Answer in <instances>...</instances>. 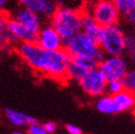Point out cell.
<instances>
[{
	"label": "cell",
	"mask_w": 135,
	"mask_h": 134,
	"mask_svg": "<svg viewBox=\"0 0 135 134\" xmlns=\"http://www.w3.org/2000/svg\"><path fill=\"white\" fill-rule=\"evenodd\" d=\"M17 52L33 70L57 82H65L70 56L64 49L47 51L36 43H20Z\"/></svg>",
	"instance_id": "6da1fadb"
},
{
	"label": "cell",
	"mask_w": 135,
	"mask_h": 134,
	"mask_svg": "<svg viewBox=\"0 0 135 134\" xmlns=\"http://www.w3.org/2000/svg\"><path fill=\"white\" fill-rule=\"evenodd\" d=\"M80 16L81 11L58 7L56 12L51 17V25L60 36L63 49L73 36L80 32Z\"/></svg>",
	"instance_id": "7a4b0ae2"
},
{
	"label": "cell",
	"mask_w": 135,
	"mask_h": 134,
	"mask_svg": "<svg viewBox=\"0 0 135 134\" xmlns=\"http://www.w3.org/2000/svg\"><path fill=\"white\" fill-rule=\"evenodd\" d=\"M124 34L119 23L101 28L98 45L108 56H121L124 53Z\"/></svg>",
	"instance_id": "3957f363"
},
{
	"label": "cell",
	"mask_w": 135,
	"mask_h": 134,
	"mask_svg": "<svg viewBox=\"0 0 135 134\" xmlns=\"http://www.w3.org/2000/svg\"><path fill=\"white\" fill-rule=\"evenodd\" d=\"M99 49V45L96 40L87 35L86 33L80 31L75 36H73L69 43L67 44L64 50L71 56H88L93 57L96 52Z\"/></svg>",
	"instance_id": "277c9868"
},
{
	"label": "cell",
	"mask_w": 135,
	"mask_h": 134,
	"mask_svg": "<svg viewBox=\"0 0 135 134\" xmlns=\"http://www.w3.org/2000/svg\"><path fill=\"white\" fill-rule=\"evenodd\" d=\"M90 15L101 28L118 24L120 20V13L112 0H97Z\"/></svg>",
	"instance_id": "5b68a950"
},
{
	"label": "cell",
	"mask_w": 135,
	"mask_h": 134,
	"mask_svg": "<svg viewBox=\"0 0 135 134\" xmlns=\"http://www.w3.org/2000/svg\"><path fill=\"white\" fill-rule=\"evenodd\" d=\"M98 68L102 71L107 82H111V80H122L125 74L129 71V65L122 55L108 56L104 61L99 63Z\"/></svg>",
	"instance_id": "8992f818"
},
{
	"label": "cell",
	"mask_w": 135,
	"mask_h": 134,
	"mask_svg": "<svg viewBox=\"0 0 135 134\" xmlns=\"http://www.w3.org/2000/svg\"><path fill=\"white\" fill-rule=\"evenodd\" d=\"M107 79L99 68H94L87 71L84 77L79 80V85L83 90L89 96L100 97L104 95Z\"/></svg>",
	"instance_id": "52a82bcc"
},
{
	"label": "cell",
	"mask_w": 135,
	"mask_h": 134,
	"mask_svg": "<svg viewBox=\"0 0 135 134\" xmlns=\"http://www.w3.org/2000/svg\"><path fill=\"white\" fill-rule=\"evenodd\" d=\"M36 44L47 51H56L63 49L60 36L51 24L41 28V30L38 31Z\"/></svg>",
	"instance_id": "ba28073f"
},
{
	"label": "cell",
	"mask_w": 135,
	"mask_h": 134,
	"mask_svg": "<svg viewBox=\"0 0 135 134\" xmlns=\"http://www.w3.org/2000/svg\"><path fill=\"white\" fill-rule=\"evenodd\" d=\"M19 3L22 8L46 18H51L58 9V4L54 0H19Z\"/></svg>",
	"instance_id": "9c48e42d"
},
{
	"label": "cell",
	"mask_w": 135,
	"mask_h": 134,
	"mask_svg": "<svg viewBox=\"0 0 135 134\" xmlns=\"http://www.w3.org/2000/svg\"><path fill=\"white\" fill-rule=\"evenodd\" d=\"M16 22L19 24L23 25L24 28H26L29 31L33 33H38V31L42 28V21H41V17L36 13L32 12L25 8H20L16 10V12L13 13V16L11 17Z\"/></svg>",
	"instance_id": "30bf717a"
},
{
	"label": "cell",
	"mask_w": 135,
	"mask_h": 134,
	"mask_svg": "<svg viewBox=\"0 0 135 134\" xmlns=\"http://www.w3.org/2000/svg\"><path fill=\"white\" fill-rule=\"evenodd\" d=\"M4 28L8 30L13 39L16 40V42L20 43H36L37 34L29 31L26 28H24L23 25L19 24L16 22L13 19L9 17V19L7 20V23L4 25Z\"/></svg>",
	"instance_id": "8fae6325"
},
{
	"label": "cell",
	"mask_w": 135,
	"mask_h": 134,
	"mask_svg": "<svg viewBox=\"0 0 135 134\" xmlns=\"http://www.w3.org/2000/svg\"><path fill=\"white\" fill-rule=\"evenodd\" d=\"M111 98L114 104V109H115V113L126 112L134 109V104H135L134 92L123 89L122 91L111 96Z\"/></svg>",
	"instance_id": "7c38bea8"
},
{
	"label": "cell",
	"mask_w": 135,
	"mask_h": 134,
	"mask_svg": "<svg viewBox=\"0 0 135 134\" xmlns=\"http://www.w3.org/2000/svg\"><path fill=\"white\" fill-rule=\"evenodd\" d=\"M100 30H101V26L96 22V20L92 18L90 13L86 11H81V16H80V31L86 33L87 35L91 36L98 43Z\"/></svg>",
	"instance_id": "4fadbf2b"
},
{
	"label": "cell",
	"mask_w": 135,
	"mask_h": 134,
	"mask_svg": "<svg viewBox=\"0 0 135 134\" xmlns=\"http://www.w3.org/2000/svg\"><path fill=\"white\" fill-rule=\"evenodd\" d=\"M6 116L9 121L16 126H26V125H32L37 123L36 119L34 117L17 110H13V109H7Z\"/></svg>",
	"instance_id": "5bb4252c"
},
{
	"label": "cell",
	"mask_w": 135,
	"mask_h": 134,
	"mask_svg": "<svg viewBox=\"0 0 135 134\" xmlns=\"http://www.w3.org/2000/svg\"><path fill=\"white\" fill-rule=\"evenodd\" d=\"M70 62L73 64L77 65L85 71H88L94 68H98V62L93 57H88V56H71Z\"/></svg>",
	"instance_id": "9a60e30c"
},
{
	"label": "cell",
	"mask_w": 135,
	"mask_h": 134,
	"mask_svg": "<svg viewBox=\"0 0 135 134\" xmlns=\"http://www.w3.org/2000/svg\"><path fill=\"white\" fill-rule=\"evenodd\" d=\"M96 108L98 111L105 113V114H114V113H115V109H114L112 98L109 95L100 96L98 101L96 102Z\"/></svg>",
	"instance_id": "2e32d148"
},
{
	"label": "cell",
	"mask_w": 135,
	"mask_h": 134,
	"mask_svg": "<svg viewBox=\"0 0 135 134\" xmlns=\"http://www.w3.org/2000/svg\"><path fill=\"white\" fill-rule=\"evenodd\" d=\"M120 16L125 17L131 12H135V0H112Z\"/></svg>",
	"instance_id": "e0dca14e"
},
{
	"label": "cell",
	"mask_w": 135,
	"mask_h": 134,
	"mask_svg": "<svg viewBox=\"0 0 135 134\" xmlns=\"http://www.w3.org/2000/svg\"><path fill=\"white\" fill-rule=\"evenodd\" d=\"M87 71H85L80 67H78L77 65L73 64L70 62V64L68 65V68H67V71H66V80H77V82H79L84 77Z\"/></svg>",
	"instance_id": "ac0fdd59"
},
{
	"label": "cell",
	"mask_w": 135,
	"mask_h": 134,
	"mask_svg": "<svg viewBox=\"0 0 135 134\" xmlns=\"http://www.w3.org/2000/svg\"><path fill=\"white\" fill-rule=\"evenodd\" d=\"M122 84H123V88L127 91L134 92L135 90V71L134 70H129L125 76L122 78Z\"/></svg>",
	"instance_id": "d6986e66"
},
{
	"label": "cell",
	"mask_w": 135,
	"mask_h": 134,
	"mask_svg": "<svg viewBox=\"0 0 135 134\" xmlns=\"http://www.w3.org/2000/svg\"><path fill=\"white\" fill-rule=\"evenodd\" d=\"M124 52H127L134 59L135 53V36L132 33L124 34Z\"/></svg>",
	"instance_id": "ffe728a7"
},
{
	"label": "cell",
	"mask_w": 135,
	"mask_h": 134,
	"mask_svg": "<svg viewBox=\"0 0 135 134\" xmlns=\"http://www.w3.org/2000/svg\"><path fill=\"white\" fill-rule=\"evenodd\" d=\"M123 88V84L121 80H111V82L107 83V87H105V91L109 92V96H113L115 93L122 91Z\"/></svg>",
	"instance_id": "44dd1931"
},
{
	"label": "cell",
	"mask_w": 135,
	"mask_h": 134,
	"mask_svg": "<svg viewBox=\"0 0 135 134\" xmlns=\"http://www.w3.org/2000/svg\"><path fill=\"white\" fill-rule=\"evenodd\" d=\"M28 133L29 134H47L44 130V128L42 125H40L38 123L29 125L28 128Z\"/></svg>",
	"instance_id": "7402d4cb"
},
{
	"label": "cell",
	"mask_w": 135,
	"mask_h": 134,
	"mask_svg": "<svg viewBox=\"0 0 135 134\" xmlns=\"http://www.w3.org/2000/svg\"><path fill=\"white\" fill-rule=\"evenodd\" d=\"M66 131L69 134H83L81 129L78 128L77 125H74V124H70V123L66 125Z\"/></svg>",
	"instance_id": "603a6c76"
},
{
	"label": "cell",
	"mask_w": 135,
	"mask_h": 134,
	"mask_svg": "<svg viewBox=\"0 0 135 134\" xmlns=\"http://www.w3.org/2000/svg\"><path fill=\"white\" fill-rule=\"evenodd\" d=\"M43 128L47 134H52V133H55L57 129V124L55 122H47L43 125Z\"/></svg>",
	"instance_id": "cb8c5ba5"
},
{
	"label": "cell",
	"mask_w": 135,
	"mask_h": 134,
	"mask_svg": "<svg viewBox=\"0 0 135 134\" xmlns=\"http://www.w3.org/2000/svg\"><path fill=\"white\" fill-rule=\"evenodd\" d=\"M9 15L4 11H1L0 12V31H2V29L4 28V25L7 23V20L9 19Z\"/></svg>",
	"instance_id": "d4e9b609"
},
{
	"label": "cell",
	"mask_w": 135,
	"mask_h": 134,
	"mask_svg": "<svg viewBox=\"0 0 135 134\" xmlns=\"http://www.w3.org/2000/svg\"><path fill=\"white\" fill-rule=\"evenodd\" d=\"M105 57H107V55L104 54V52H103L102 50H101L100 47L98 49V51L96 52V54H94V56H93V58L98 62V64H99V63H101L102 61H104Z\"/></svg>",
	"instance_id": "484cf974"
},
{
	"label": "cell",
	"mask_w": 135,
	"mask_h": 134,
	"mask_svg": "<svg viewBox=\"0 0 135 134\" xmlns=\"http://www.w3.org/2000/svg\"><path fill=\"white\" fill-rule=\"evenodd\" d=\"M9 45H10V44L6 41V39H4L3 34L1 33V31H0V50H6Z\"/></svg>",
	"instance_id": "4316f807"
},
{
	"label": "cell",
	"mask_w": 135,
	"mask_h": 134,
	"mask_svg": "<svg viewBox=\"0 0 135 134\" xmlns=\"http://www.w3.org/2000/svg\"><path fill=\"white\" fill-rule=\"evenodd\" d=\"M125 20L127 22H130L131 24H134V22H135V12H131V13H129V15H126Z\"/></svg>",
	"instance_id": "83f0119b"
},
{
	"label": "cell",
	"mask_w": 135,
	"mask_h": 134,
	"mask_svg": "<svg viewBox=\"0 0 135 134\" xmlns=\"http://www.w3.org/2000/svg\"><path fill=\"white\" fill-rule=\"evenodd\" d=\"M7 2H8V0H0V12L4 11V8H6V6H7Z\"/></svg>",
	"instance_id": "f1b7e54d"
},
{
	"label": "cell",
	"mask_w": 135,
	"mask_h": 134,
	"mask_svg": "<svg viewBox=\"0 0 135 134\" xmlns=\"http://www.w3.org/2000/svg\"><path fill=\"white\" fill-rule=\"evenodd\" d=\"M12 134H23L22 132H19V131H16V132H13Z\"/></svg>",
	"instance_id": "f546056e"
}]
</instances>
